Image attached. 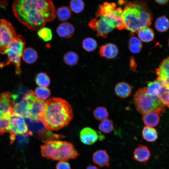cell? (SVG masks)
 <instances>
[{"instance_id": "6da1fadb", "label": "cell", "mask_w": 169, "mask_h": 169, "mask_svg": "<svg viewBox=\"0 0 169 169\" xmlns=\"http://www.w3.org/2000/svg\"><path fill=\"white\" fill-rule=\"evenodd\" d=\"M13 11L18 20L32 31H38L56 17L54 5L49 0L15 1Z\"/></svg>"}, {"instance_id": "7a4b0ae2", "label": "cell", "mask_w": 169, "mask_h": 169, "mask_svg": "<svg viewBox=\"0 0 169 169\" xmlns=\"http://www.w3.org/2000/svg\"><path fill=\"white\" fill-rule=\"evenodd\" d=\"M73 116V110L68 101L53 97L45 101L44 110L38 119L46 130L54 131L67 126Z\"/></svg>"}, {"instance_id": "3957f363", "label": "cell", "mask_w": 169, "mask_h": 169, "mask_svg": "<svg viewBox=\"0 0 169 169\" xmlns=\"http://www.w3.org/2000/svg\"><path fill=\"white\" fill-rule=\"evenodd\" d=\"M122 17L125 28L132 32L148 27L152 16L145 5L138 3H129L123 10Z\"/></svg>"}, {"instance_id": "277c9868", "label": "cell", "mask_w": 169, "mask_h": 169, "mask_svg": "<svg viewBox=\"0 0 169 169\" xmlns=\"http://www.w3.org/2000/svg\"><path fill=\"white\" fill-rule=\"evenodd\" d=\"M42 156L52 160L65 161L77 158L79 154L74 145L66 141H48L40 146Z\"/></svg>"}, {"instance_id": "5b68a950", "label": "cell", "mask_w": 169, "mask_h": 169, "mask_svg": "<svg viewBox=\"0 0 169 169\" xmlns=\"http://www.w3.org/2000/svg\"><path fill=\"white\" fill-rule=\"evenodd\" d=\"M133 103L137 110L141 114L154 112L161 115L165 111V106L158 96L150 95L147 87L139 89L134 95Z\"/></svg>"}, {"instance_id": "8992f818", "label": "cell", "mask_w": 169, "mask_h": 169, "mask_svg": "<svg viewBox=\"0 0 169 169\" xmlns=\"http://www.w3.org/2000/svg\"><path fill=\"white\" fill-rule=\"evenodd\" d=\"M24 118L31 122H38V118L43 112L45 101L38 98L32 90L26 93L22 97Z\"/></svg>"}, {"instance_id": "52a82bcc", "label": "cell", "mask_w": 169, "mask_h": 169, "mask_svg": "<svg viewBox=\"0 0 169 169\" xmlns=\"http://www.w3.org/2000/svg\"><path fill=\"white\" fill-rule=\"evenodd\" d=\"M25 44V40L21 36H17L9 44L3 53L8 56L7 64L11 63L14 64L16 73L18 75L21 73V59Z\"/></svg>"}, {"instance_id": "ba28073f", "label": "cell", "mask_w": 169, "mask_h": 169, "mask_svg": "<svg viewBox=\"0 0 169 169\" xmlns=\"http://www.w3.org/2000/svg\"><path fill=\"white\" fill-rule=\"evenodd\" d=\"M10 134V142H13L18 135H32L29 130L24 118L21 115L13 112L10 117V124L8 132Z\"/></svg>"}, {"instance_id": "9c48e42d", "label": "cell", "mask_w": 169, "mask_h": 169, "mask_svg": "<svg viewBox=\"0 0 169 169\" xmlns=\"http://www.w3.org/2000/svg\"><path fill=\"white\" fill-rule=\"evenodd\" d=\"M17 36L10 23L5 19H0V53L3 54L8 45Z\"/></svg>"}, {"instance_id": "30bf717a", "label": "cell", "mask_w": 169, "mask_h": 169, "mask_svg": "<svg viewBox=\"0 0 169 169\" xmlns=\"http://www.w3.org/2000/svg\"><path fill=\"white\" fill-rule=\"evenodd\" d=\"M100 17L98 19L94 18L91 20L89 25L96 31L97 36L106 38L108 34L115 28L112 21L106 16Z\"/></svg>"}, {"instance_id": "8fae6325", "label": "cell", "mask_w": 169, "mask_h": 169, "mask_svg": "<svg viewBox=\"0 0 169 169\" xmlns=\"http://www.w3.org/2000/svg\"><path fill=\"white\" fill-rule=\"evenodd\" d=\"M11 95L8 92L0 95V121L9 120L13 112L11 106Z\"/></svg>"}, {"instance_id": "7c38bea8", "label": "cell", "mask_w": 169, "mask_h": 169, "mask_svg": "<svg viewBox=\"0 0 169 169\" xmlns=\"http://www.w3.org/2000/svg\"><path fill=\"white\" fill-rule=\"evenodd\" d=\"M156 71L157 80L162 86L169 85V57L162 61Z\"/></svg>"}, {"instance_id": "4fadbf2b", "label": "cell", "mask_w": 169, "mask_h": 169, "mask_svg": "<svg viewBox=\"0 0 169 169\" xmlns=\"http://www.w3.org/2000/svg\"><path fill=\"white\" fill-rule=\"evenodd\" d=\"M122 12L123 10L120 8H116L115 7L102 16L107 17L113 23L115 28L121 30L125 28L122 17Z\"/></svg>"}, {"instance_id": "5bb4252c", "label": "cell", "mask_w": 169, "mask_h": 169, "mask_svg": "<svg viewBox=\"0 0 169 169\" xmlns=\"http://www.w3.org/2000/svg\"><path fill=\"white\" fill-rule=\"evenodd\" d=\"M98 134L95 130L89 127L83 128L80 133V138L81 141L87 145H91L97 141Z\"/></svg>"}, {"instance_id": "9a60e30c", "label": "cell", "mask_w": 169, "mask_h": 169, "mask_svg": "<svg viewBox=\"0 0 169 169\" xmlns=\"http://www.w3.org/2000/svg\"><path fill=\"white\" fill-rule=\"evenodd\" d=\"M93 160L100 167H108L110 165V157L105 150L101 149L95 151L93 155Z\"/></svg>"}, {"instance_id": "2e32d148", "label": "cell", "mask_w": 169, "mask_h": 169, "mask_svg": "<svg viewBox=\"0 0 169 169\" xmlns=\"http://www.w3.org/2000/svg\"><path fill=\"white\" fill-rule=\"evenodd\" d=\"M151 156L150 151L147 146L144 145H138L135 149L133 153L134 159L139 162L147 161Z\"/></svg>"}, {"instance_id": "e0dca14e", "label": "cell", "mask_w": 169, "mask_h": 169, "mask_svg": "<svg viewBox=\"0 0 169 169\" xmlns=\"http://www.w3.org/2000/svg\"><path fill=\"white\" fill-rule=\"evenodd\" d=\"M58 35L61 37L69 38L71 37L74 32V28L71 23L67 22L60 23L56 29Z\"/></svg>"}, {"instance_id": "ac0fdd59", "label": "cell", "mask_w": 169, "mask_h": 169, "mask_svg": "<svg viewBox=\"0 0 169 169\" xmlns=\"http://www.w3.org/2000/svg\"><path fill=\"white\" fill-rule=\"evenodd\" d=\"M118 49L115 44L109 43L102 46L100 49V55L108 59L115 57L118 54Z\"/></svg>"}, {"instance_id": "d6986e66", "label": "cell", "mask_w": 169, "mask_h": 169, "mask_svg": "<svg viewBox=\"0 0 169 169\" xmlns=\"http://www.w3.org/2000/svg\"><path fill=\"white\" fill-rule=\"evenodd\" d=\"M115 90L118 96L121 98H126L131 94V88L129 84L121 82L116 84Z\"/></svg>"}, {"instance_id": "ffe728a7", "label": "cell", "mask_w": 169, "mask_h": 169, "mask_svg": "<svg viewBox=\"0 0 169 169\" xmlns=\"http://www.w3.org/2000/svg\"><path fill=\"white\" fill-rule=\"evenodd\" d=\"M142 119L146 126L152 127L156 126L160 120L159 114L154 112H150L143 114Z\"/></svg>"}, {"instance_id": "44dd1931", "label": "cell", "mask_w": 169, "mask_h": 169, "mask_svg": "<svg viewBox=\"0 0 169 169\" xmlns=\"http://www.w3.org/2000/svg\"><path fill=\"white\" fill-rule=\"evenodd\" d=\"M22 58L26 63L31 64L36 61L38 58V54L34 49L28 47L23 50Z\"/></svg>"}, {"instance_id": "7402d4cb", "label": "cell", "mask_w": 169, "mask_h": 169, "mask_svg": "<svg viewBox=\"0 0 169 169\" xmlns=\"http://www.w3.org/2000/svg\"><path fill=\"white\" fill-rule=\"evenodd\" d=\"M137 32L139 38L141 41L149 42L154 39V32L151 28L148 27L142 28Z\"/></svg>"}, {"instance_id": "603a6c76", "label": "cell", "mask_w": 169, "mask_h": 169, "mask_svg": "<svg viewBox=\"0 0 169 169\" xmlns=\"http://www.w3.org/2000/svg\"><path fill=\"white\" fill-rule=\"evenodd\" d=\"M143 138L148 142L155 141L158 138V135L155 129L148 126H145L142 131Z\"/></svg>"}, {"instance_id": "cb8c5ba5", "label": "cell", "mask_w": 169, "mask_h": 169, "mask_svg": "<svg viewBox=\"0 0 169 169\" xmlns=\"http://www.w3.org/2000/svg\"><path fill=\"white\" fill-rule=\"evenodd\" d=\"M56 15L60 21H65L71 17V11L68 7L62 6L56 10Z\"/></svg>"}, {"instance_id": "d4e9b609", "label": "cell", "mask_w": 169, "mask_h": 169, "mask_svg": "<svg viewBox=\"0 0 169 169\" xmlns=\"http://www.w3.org/2000/svg\"><path fill=\"white\" fill-rule=\"evenodd\" d=\"M147 85V92L151 95L158 96L162 91V86L157 80L150 82Z\"/></svg>"}, {"instance_id": "484cf974", "label": "cell", "mask_w": 169, "mask_h": 169, "mask_svg": "<svg viewBox=\"0 0 169 169\" xmlns=\"http://www.w3.org/2000/svg\"><path fill=\"white\" fill-rule=\"evenodd\" d=\"M155 26L158 31L165 32L169 28V20L165 16H161L156 19Z\"/></svg>"}, {"instance_id": "4316f807", "label": "cell", "mask_w": 169, "mask_h": 169, "mask_svg": "<svg viewBox=\"0 0 169 169\" xmlns=\"http://www.w3.org/2000/svg\"><path fill=\"white\" fill-rule=\"evenodd\" d=\"M64 61L65 64L69 66L76 65L79 60V56L75 52L69 51L66 53L63 57Z\"/></svg>"}, {"instance_id": "83f0119b", "label": "cell", "mask_w": 169, "mask_h": 169, "mask_svg": "<svg viewBox=\"0 0 169 169\" xmlns=\"http://www.w3.org/2000/svg\"><path fill=\"white\" fill-rule=\"evenodd\" d=\"M35 81L39 87L46 88L49 85L50 80L49 77L46 73L41 72L36 76Z\"/></svg>"}, {"instance_id": "f1b7e54d", "label": "cell", "mask_w": 169, "mask_h": 169, "mask_svg": "<svg viewBox=\"0 0 169 169\" xmlns=\"http://www.w3.org/2000/svg\"><path fill=\"white\" fill-rule=\"evenodd\" d=\"M98 128L99 130L103 133H110L114 129L113 122L111 120L106 119L99 124Z\"/></svg>"}, {"instance_id": "f546056e", "label": "cell", "mask_w": 169, "mask_h": 169, "mask_svg": "<svg viewBox=\"0 0 169 169\" xmlns=\"http://www.w3.org/2000/svg\"><path fill=\"white\" fill-rule=\"evenodd\" d=\"M95 118L100 121H103L106 119L109 116L107 109L102 106L97 107L93 112Z\"/></svg>"}, {"instance_id": "4dcf8cb0", "label": "cell", "mask_w": 169, "mask_h": 169, "mask_svg": "<svg viewBox=\"0 0 169 169\" xmlns=\"http://www.w3.org/2000/svg\"><path fill=\"white\" fill-rule=\"evenodd\" d=\"M82 45L84 50L88 52H91L95 50L97 47L96 41L91 38H87L82 41Z\"/></svg>"}, {"instance_id": "1f68e13d", "label": "cell", "mask_w": 169, "mask_h": 169, "mask_svg": "<svg viewBox=\"0 0 169 169\" xmlns=\"http://www.w3.org/2000/svg\"><path fill=\"white\" fill-rule=\"evenodd\" d=\"M39 37L45 42L51 40L53 36L51 30L47 27H43L38 30L37 33Z\"/></svg>"}, {"instance_id": "d6a6232c", "label": "cell", "mask_w": 169, "mask_h": 169, "mask_svg": "<svg viewBox=\"0 0 169 169\" xmlns=\"http://www.w3.org/2000/svg\"><path fill=\"white\" fill-rule=\"evenodd\" d=\"M70 9L75 13H79L84 9V4L81 0H72L69 3Z\"/></svg>"}, {"instance_id": "836d02e7", "label": "cell", "mask_w": 169, "mask_h": 169, "mask_svg": "<svg viewBox=\"0 0 169 169\" xmlns=\"http://www.w3.org/2000/svg\"><path fill=\"white\" fill-rule=\"evenodd\" d=\"M158 96L164 105L169 108V85L162 86V91Z\"/></svg>"}, {"instance_id": "e575fe53", "label": "cell", "mask_w": 169, "mask_h": 169, "mask_svg": "<svg viewBox=\"0 0 169 169\" xmlns=\"http://www.w3.org/2000/svg\"><path fill=\"white\" fill-rule=\"evenodd\" d=\"M35 93L39 99L45 100L50 95L51 93L49 89L47 88L37 87L35 89Z\"/></svg>"}, {"instance_id": "d590c367", "label": "cell", "mask_w": 169, "mask_h": 169, "mask_svg": "<svg viewBox=\"0 0 169 169\" xmlns=\"http://www.w3.org/2000/svg\"><path fill=\"white\" fill-rule=\"evenodd\" d=\"M142 47V45L136 43L129 44V49L132 53L136 54L140 52Z\"/></svg>"}, {"instance_id": "8d00e7d4", "label": "cell", "mask_w": 169, "mask_h": 169, "mask_svg": "<svg viewBox=\"0 0 169 169\" xmlns=\"http://www.w3.org/2000/svg\"><path fill=\"white\" fill-rule=\"evenodd\" d=\"M55 169H71L69 164L66 161H59L56 164Z\"/></svg>"}, {"instance_id": "74e56055", "label": "cell", "mask_w": 169, "mask_h": 169, "mask_svg": "<svg viewBox=\"0 0 169 169\" xmlns=\"http://www.w3.org/2000/svg\"><path fill=\"white\" fill-rule=\"evenodd\" d=\"M86 169H99L97 166L90 165L88 166Z\"/></svg>"}, {"instance_id": "f35d334b", "label": "cell", "mask_w": 169, "mask_h": 169, "mask_svg": "<svg viewBox=\"0 0 169 169\" xmlns=\"http://www.w3.org/2000/svg\"><path fill=\"white\" fill-rule=\"evenodd\" d=\"M156 1L157 3L161 4H164L168 1L167 0H156Z\"/></svg>"}, {"instance_id": "ab89813d", "label": "cell", "mask_w": 169, "mask_h": 169, "mask_svg": "<svg viewBox=\"0 0 169 169\" xmlns=\"http://www.w3.org/2000/svg\"><path fill=\"white\" fill-rule=\"evenodd\" d=\"M168 46H169V40H168Z\"/></svg>"}]
</instances>
